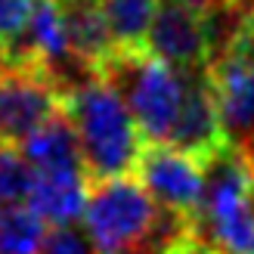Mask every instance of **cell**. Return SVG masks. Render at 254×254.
Listing matches in <instances>:
<instances>
[{
    "label": "cell",
    "instance_id": "8992f818",
    "mask_svg": "<svg viewBox=\"0 0 254 254\" xmlns=\"http://www.w3.org/2000/svg\"><path fill=\"white\" fill-rule=\"evenodd\" d=\"M65 87L31 62L0 68V146H22L34 130L62 112Z\"/></svg>",
    "mask_w": 254,
    "mask_h": 254
},
{
    "label": "cell",
    "instance_id": "7c38bea8",
    "mask_svg": "<svg viewBox=\"0 0 254 254\" xmlns=\"http://www.w3.org/2000/svg\"><path fill=\"white\" fill-rule=\"evenodd\" d=\"M22 155L31 164L34 174H53V171H84L81 146L74 136V127L65 118V112H59L56 118H50L41 130H34L22 143ZM87 174V171H84Z\"/></svg>",
    "mask_w": 254,
    "mask_h": 254
},
{
    "label": "cell",
    "instance_id": "d6986e66",
    "mask_svg": "<svg viewBox=\"0 0 254 254\" xmlns=\"http://www.w3.org/2000/svg\"><path fill=\"white\" fill-rule=\"evenodd\" d=\"M245 254H254V242H251V248H248V251H245Z\"/></svg>",
    "mask_w": 254,
    "mask_h": 254
},
{
    "label": "cell",
    "instance_id": "7a4b0ae2",
    "mask_svg": "<svg viewBox=\"0 0 254 254\" xmlns=\"http://www.w3.org/2000/svg\"><path fill=\"white\" fill-rule=\"evenodd\" d=\"M192 239L205 254H245L254 242V164L233 146L205 161Z\"/></svg>",
    "mask_w": 254,
    "mask_h": 254
},
{
    "label": "cell",
    "instance_id": "9c48e42d",
    "mask_svg": "<svg viewBox=\"0 0 254 254\" xmlns=\"http://www.w3.org/2000/svg\"><path fill=\"white\" fill-rule=\"evenodd\" d=\"M164 146H174L186 155L198 158L201 164L230 146L223 133V121L214 99V87L208 78V68L183 71V106L174 121V130Z\"/></svg>",
    "mask_w": 254,
    "mask_h": 254
},
{
    "label": "cell",
    "instance_id": "8fae6325",
    "mask_svg": "<svg viewBox=\"0 0 254 254\" xmlns=\"http://www.w3.org/2000/svg\"><path fill=\"white\" fill-rule=\"evenodd\" d=\"M59 6H62V16H65L68 47L78 68L84 74H99L109 56L115 53L99 0H59Z\"/></svg>",
    "mask_w": 254,
    "mask_h": 254
},
{
    "label": "cell",
    "instance_id": "2e32d148",
    "mask_svg": "<svg viewBox=\"0 0 254 254\" xmlns=\"http://www.w3.org/2000/svg\"><path fill=\"white\" fill-rule=\"evenodd\" d=\"M34 3L37 0H0V56L3 62L19 50L25 31H28Z\"/></svg>",
    "mask_w": 254,
    "mask_h": 254
},
{
    "label": "cell",
    "instance_id": "ba28073f",
    "mask_svg": "<svg viewBox=\"0 0 254 254\" xmlns=\"http://www.w3.org/2000/svg\"><path fill=\"white\" fill-rule=\"evenodd\" d=\"M146 50L177 71L208 68L214 59L208 9L180 0H161L146 37Z\"/></svg>",
    "mask_w": 254,
    "mask_h": 254
},
{
    "label": "cell",
    "instance_id": "52a82bcc",
    "mask_svg": "<svg viewBox=\"0 0 254 254\" xmlns=\"http://www.w3.org/2000/svg\"><path fill=\"white\" fill-rule=\"evenodd\" d=\"M133 171L136 183L161 211L180 217H192L198 211L205 195V164L198 158L164 143H146Z\"/></svg>",
    "mask_w": 254,
    "mask_h": 254
},
{
    "label": "cell",
    "instance_id": "5b68a950",
    "mask_svg": "<svg viewBox=\"0 0 254 254\" xmlns=\"http://www.w3.org/2000/svg\"><path fill=\"white\" fill-rule=\"evenodd\" d=\"M208 78L226 143L254 164V0L236 37L211 59Z\"/></svg>",
    "mask_w": 254,
    "mask_h": 254
},
{
    "label": "cell",
    "instance_id": "4fadbf2b",
    "mask_svg": "<svg viewBox=\"0 0 254 254\" xmlns=\"http://www.w3.org/2000/svg\"><path fill=\"white\" fill-rule=\"evenodd\" d=\"M161 0H99L115 53L146 50V37Z\"/></svg>",
    "mask_w": 254,
    "mask_h": 254
},
{
    "label": "cell",
    "instance_id": "30bf717a",
    "mask_svg": "<svg viewBox=\"0 0 254 254\" xmlns=\"http://www.w3.org/2000/svg\"><path fill=\"white\" fill-rule=\"evenodd\" d=\"M87 195H90V177L84 171H53L34 174L25 205L47 226H74L84 220Z\"/></svg>",
    "mask_w": 254,
    "mask_h": 254
},
{
    "label": "cell",
    "instance_id": "9a60e30c",
    "mask_svg": "<svg viewBox=\"0 0 254 254\" xmlns=\"http://www.w3.org/2000/svg\"><path fill=\"white\" fill-rule=\"evenodd\" d=\"M31 180H34V171L22 152L16 146H0V208L25 205Z\"/></svg>",
    "mask_w": 254,
    "mask_h": 254
},
{
    "label": "cell",
    "instance_id": "3957f363",
    "mask_svg": "<svg viewBox=\"0 0 254 254\" xmlns=\"http://www.w3.org/2000/svg\"><path fill=\"white\" fill-rule=\"evenodd\" d=\"M99 74L118 90L139 136L146 143H168L183 106V71L171 68L149 50H136L112 53Z\"/></svg>",
    "mask_w": 254,
    "mask_h": 254
},
{
    "label": "cell",
    "instance_id": "ffe728a7",
    "mask_svg": "<svg viewBox=\"0 0 254 254\" xmlns=\"http://www.w3.org/2000/svg\"><path fill=\"white\" fill-rule=\"evenodd\" d=\"M0 68H3V56H0Z\"/></svg>",
    "mask_w": 254,
    "mask_h": 254
},
{
    "label": "cell",
    "instance_id": "5bb4252c",
    "mask_svg": "<svg viewBox=\"0 0 254 254\" xmlns=\"http://www.w3.org/2000/svg\"><path fill=\"white\" fill-rule=\"evenodd\" d=\"M47 223L28 205L0 208V254H41Z\"/></svg>",
    "mask_w": 254,
    "mask_h": 254
},
{
    "label": "cell",
    "instance_id": "e0dca14e",
    "mask_svg": "<svg viewBox=\"0 0 254 254\" xmlns=\"http://www.w3.org/2000/svg\"><path fill=\"white\" fill-rule=\"evenodd\" d=\"M41 254H99L90 236L81 233L78 226H53L47 233Z\"/></svg>",
    "mask_w": 254,
    "mask_h": 254
},
{
    "label": "cell",
    "instance_id": "6da1fadb",
    "mask_svg": "<svg viewBox=\"0 0 254 254\" xmlns=\"http://www.w3.org/2000/svg\"><path fill=\"white\" fill-rule=\"evenodd\" d=\"M62 112L74 127L90 183L127 177L136 168V158L143 152V136L127 106L121 103L118 90L103 74H84L81 81L68 84Z\"/></svg>",
    "mask_w": 254,
    "mask_h": 254
},
{
    "label": "cell",
    "instance_id": "277c9868",
    "mask_svg": "<svg viewBox=\"0 0 254 254\" xmlns=\"http://www.w3.org/2000/svg\"><path fill=\"white\" fill-rule=\"evenodd\" d=\"M161 208L133 177L96 180L87 195L84 226L99 254H146Z\"/></svg>",
    "mask_w": 254,
    "mask_h": 254
},
{
    "label": "cell",
    "instance_id": "ac0fdd59",
    "mask_svg": "<svg viewBox=\"0 0 254 254\" xmlns=\"http://www.w3.org/2000/svg\"><path fill=\"white\" fill-rule=\"evenodd\" d=\"M180 3L198 6V9H211V6H220V3H226V0H180Z\"/></svg>",
    "mask_w": 254,
    "mask_h": 254
}]
</instances>
